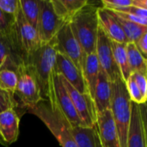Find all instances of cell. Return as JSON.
Listing matches in <instances>:
<instances>
[{"instance_id": "cell-24", "label": "cell", "mask_w": 147, "mask_h": 147, "mask_svg": "<svg viewBox=\"0 0 147 147\" xmlns=\"http://www.w3.org/2000/svg\"><path fill=\"white\" fill-rule=\"evenodd\" d=\"M19 5L27 22L37 30L40 10V0H19Z\"/></svg>"}, {"instance_id": "cell-9", "label": "cell", "mask_w": 147, "mask_h": 147, "mask_svg": "<svg viewBox=\"0 0 147 147\" xmlns=\"http://www.w3.org/2000/svg\"><path fill=\"white\" fill-rule=\"evenodd\" d=\"M14 27L26 65L29 56L41 46V42L37 30L27 22L20 8L14 21Z\"/></svg>"}, {"instance_id": "cell-29", "label": "cell", "mask_w": 147, "mask_h": 147, "mask_svg": "<svg viewBox=\"0 0 147 147\" xmlns=\"http://www.w3.org/2000/svg\"><path fill=\"white\" fill-rule=\"evenodd\" d=\"M19 8V0H0V9L13 18H16Z\"/></svg>"}, {"instance_id": "cell-10", "label": "cell", "mask_w": 147, "mask_h": 147, "mask_svg": "<svg viewBox=\"0 0 147 147\" xmlns=\"http://www.w3.org/2000/svg\"><path fill=\"white\" fill-rule=\"evenodd\" d=\"M95 53L96 55L101 70H102L106 73L111 83L119 78H121L120 70L116 65L113 56L111 40L100 27L98 28L97 32Z\"/></svg>"}, {"instance_id": "cell-19", "label": "cell", "mask_w": 147, "mask_h": 147, "mask_svg": "<svg viewBox=\"0 0 147 147\" xmlns=\"http://www.w3.org/2000/svg\"><path fill=\"white\" fill-rule=\"evenodd\" d=\"M89 2L88 0H51L56 16L65 24L69 23Z\"/></svg>"}, {"instance_id": "cell-12", "label": "cell", "mask_w": 147, "mask_h": 147, "mask_svg": "<svg viewBox=\"0 0 147 147\" xmlns=\"http://www.w3.org/2000/svg\"><path fill=\"white\" fill-rule=\"evenodd\" d=\"M146 104L131 103V118L127 133V147H146Z\"/></svg>"}, {"instance_id": "cell-2", "label": "cell", "mask_w": 147, "mask_h": 147, "mask_svg": "<svg viewBox=\"0 0 147 147\" xmlns=\"http://www.w3.org/2000/svg\"><path fill=\"white\" fill-rule=\"evenodd\" d=\"M89 2L69 22L71 31L86 55L95 53L99 28L97 9Z\"/></svg>"}, {"instance_id": "cell-32", "label": "cell", "mask_w": 147, "mask_h": 147, "mask_svg": "<svg viewBox=\"0 0 147 147\" xmlns=\"http://www.w3.org/2000/svg\"><path fill=\"white\" fill-rule=\"evenodd\" d=\"M15 21V18L5 14L0 9V32L9 28Z\"/></svg>"}, {"instance_id": "cell-7", "label": "cell", "mask_w": 147, "mask_h": 147, "mask_svg": "<svg viewBox=\"0 0 147 147\" xmlns=\"http://www.w3.org/2000/svg\"><path fill=\"white\" fill-rule=\"evenodd\" d=\"M56 51L70 59L82 71H84L86 54L74 36L70 23L64 24L53 39Z\"/></svg>"}, {"instance_id": "cell-11", "label": "cell", "mask_w": 147, "mask_h": 147, "mask_svg": "<svg viewBox=\"0 0 147 147\" xmlns=\"http://www.w3.org/2000/svg\"><path fill=\"white\" fill-rule=\"evenodd\" d=\"M40 10L37 32L41 45L49 43L65 24L56 16L51 0H40Z\"/></svg>"}, {"instance_id": "cell-25", "label": "cell", "mask_w": 147, "mask_h": 147, "mask_svg": "<svg viewBox=\"0 0 147 147\" xmlns=\"http://www.w3.org/2000/svg\"><path fill=\"white\" fill-rule=\"evenodd\" d=\"M116 18L122 28V31L127 38V42L135 43L145 33H147V27L141 26V25H139V24H136V23H134L131 22L125 21L118 16H116Z\"/></svg>"}, {"instance_id": "cell-22", "label": "cell", "mask_w": 147, "mask_h": 147, "mask_svg": "<svg viewBox=\"0 0 147 147\" xmlns=\"http://www.w3.org/2000/svg\"><path fill=\"white\" fill-rule=\"evenodd\" d=\"M126 45L127 43H119L111 40V48L113 52V56L115 64L120 70L121 78L124 82H126L132 74L127 61Z\"/></svg>"}, {"instance_id": "cell-14", "label": "cell", "mask_w": 147, "mask_h": 147, "mask_svg": "<svg viewBox=\"0 0 147 147\" xmlns=\"http://www.w3.org/2000/svg\"><path fill=\"white\" fill-rule=\"evenodd\" d=\"M53 89L56 105L58 109L65 121L70 127H83V124L78 117V115L74 108L72 101L62 84L60 77L55 73L53 74Z\"/></svg>"}, {"instance_id": "cell-30", "label": "cell", "mask_w": 147, "mask_h": 147, "mask_svg": "<svg viewBox=\"0 0 147 147\" xmlns=\"http://www.w3.org/2000/svg\"><path fill=\"white\" fill-rule=\"evenodd\" d=\"M131 77L139 87L142 96L147 99V81L146 75L141 72H133Z\"/></svg>"}, {"instance_id": "cell-8", "label": "cell", "mask_w": 147, "mask_h": 147, "mask_svg": "<svg viewBox=\"0 0 147 147\" xmlns=\"http://www.w3.org/2000/svg\"><path fill=\"white\" fill-rule=\"evenodd\" d=\"M63 85L66 89L78 117L85 127H93L96 125V109L94 100L89 94H80L63 77L59 75Z\"/></svg>"}, {"instance_id": "cell-26", "label": "cell", "mask_w": 147, "mask_h": 147, "mask_svg": "<svg viewBox=\"0 0 147 147\" xmlns=\"http://www.w3.org/2000/svg\"><path fill=\"white\" fill-rule=\"evenodd\" d=\"M18 83V72L11 69L0 70V88L15 96V90Z\"/></svg>"}, {"instance_id": "cell-28", "label": "cell", "mask_w": 147, "mask_h": 147, "mask_svg": "<svg viewBox=\"0 0 147 147\" xmlns=\"http://www.w3.org/2000/svg\"><path fill=\"white\" fill-rule=\"evenodd\" d=\"M17 108L18 103L15 96L0 88V113L9 109H16Z\"/></svg>"}, {"instance_id": "cell-18", "label": "cell", "mask_w": 147, "mask_h": 147, "mask_svg": "<svg viewBox=\"0 0 147 147\" xmlns=\"http://www.w3.org/2000/svg\"><path fill=\"white\" fill-rule=\"evenodd\" d=\"M110 99L111 82L106 73L102 70H100L93 96L96 114L102 113L107 109H110Z\"/></svg>"}, {"instance_id": "cell-20", "label": "cell", "mask_w": 147, "mask_h": 147, "mask_svg": "<svg viewBox=\"0 0 147 147\" xmlns=\"http://www.w3.org/2000/svg\"><path fill=\"white\" fill-rule=\"evenodd\" d=\"M70 133L78 147H102L98 136L96 125L93 127H70Z\"/></svg>"}, {"instance_id": "cell-23", "label": "cell", "mask_w": 147, "mask_h": 147, "mask_svg": "<svg viewBox=\"0 0 147 147\" xmlns=\"http://www.w3.org/2000/svg\"><path fill=\"white\" fill-rule=\"evenodd\" d=\"M127 61L131 72H141L147 75L146 58L137 48L133 42H127L126 45Z\"/></svg>"}, {"instance_id": "cell-13", "label": "cell", "mask_w": 147, "mask_h": 147, "mask_svg": "<svg viewBox=\"0 0 147 147\" xmlns=\"http://www.w3.org/2000/svg\"><path fill=\"white\" fill-rule=\"evenodd\" d=\"M56 74L63 77L80 94H89L83 71L67 57L57 52L54 65Z\"/></svg>"}, {"instance_id": "cell-27", "label": "cell", "mask_w": 147, "mask_h": 147, "mask_svg": "<svg viewBox=\"0 0 147 147\" xmlns=\"http://www.w3.org/2000/svg\"><path fill=\"white\" fill-rule=\"evenodd\" d=\"M125 84H126V88H127L128 96L132 102H134L138 105L146 104L147 99L142 96L139 87L137 86V84H135L134 80L133 79L131 76L125 82Z\"/></svg>"}, {"instance_id": "cell-31", "label": "cell", "mask_w": 147, "mask_h": 147, "mask_svg": "<svg viewBox=\"0 0 147 147\" xmlns=\"http://www.w3.org/2000/svg\"><path fill=\"white\" fill-rule=\"evenodd\" d=\"M112 12L116 16L121 18V19H123L125 21L131 22H134V23H136V24H139V25H141V26L147 27V19L141 18V17L137 16L135 15H133V14H130V13H126V12H117V11H112Z\"/></svg>"}, {"instance_id": "cell-4", "label": "cell", "mask_w": 147, "mask_h": 147, "mask_svg": "<svg viewBox=\"0 0 147 147\" xmlns=\"http://www.w3.org/2000/svg\"><path fill=\"white\" fill-rule=\"evenodd\" d=\"M37 116L49 129L62 147H78L70 133V127L59 113L56 103L49 105L45 101L28 110Z\"/></svg>"}, {"instance_id": "cell-6", "label": "cell", "mask_w": 147, "mask_h": 147, "mask_svg": "<svg viewBox=\"0 0 147 147\" xmlns=\"http://www.w3.org/2000/svg\"><path fill=\"white\" fill-rule=\"evenodd\" d=\"M22 65H25V60L13 22L9 28L0 32V70L11 69L17 71Z\"/></svg>"}, {"instance_id": "cell-21", "label": "cell", "mask_w": 147, "mask_h": 147, "mask_svg": "<svg viewBox=\"0 0 147 147\" xmlns=\"http://www.w3.org/2000/svg\"><path fill=\"white\" fill-rule=\"evenodd\" d=\"M100 65L95 53H90L86 56L84 67V76L85 78V82L87 84V87L89 90V93L93 99L95 88L97 83L98 75L100 72Z\"/></svg>"}, {"instance_id": "cell-17", "label": "cell", "mask_w": 147, "mask_h": 147, "mask_svg": "<svg viewBox=\"0 0 147 147\" xmlns=\"http://www.w3.org/2000/svg\"><path fill=\"white\" fill-rule=\"evenodd\" d=\"M20 116L16 109L0 113V136L8 146L17 140Z\"/></svg>"}, {"instance_id": "cell-35", "label": "cell", "mask_w": 147, "mask_h": 147, "mask_svg": "<svg viewBox=\"0 0 147 147\" xmlns=\"http://www.w3.org/2000/svg\"><path fill=\"white\" fill-rule=\"evenodd\" d=\"M0 145H2L3 146H5V147H8V146L5 144V142L3 141V140L2 139V137L0 136Z\"/></svg>"}, {"instance_id": "cell-1", "label": "cell", "mask_w": 147, "mask_h": 147, "mask_svg": "<svg viewBox=\"0 0 147 147\" xmlns=\"http://www.w3.org/2000/svg\"><path fill=\"white\" fill-rule=\"evenodd\" d=\"M57 51L53 40L41 45L33 53L26 65L32 71L40 88L43 101H47L49 105L56 103L53 89V74Z\"/></svg>"}, {"instance_id": "cell-33", "label": "cell", "mask_w": 147, "mask_h": 147, "mask_svg": "<svg viewBox=\"0 0 147 147\" xmlns=\"http://www.w3.org/2000/svg\"><path fill=\"white\" fill-rule=\"evenodd\" d=\"M134 44L143 56L146 57L147 55V33H145Z\"/></svg>"}, {"instance_id": "cell-3", "label": "cell", "mask_w": 147, "mask_h": 147, "mask_svg": "<svg viewBox=\"0 0 147 147\" xmlns=\"http://www.w3.org/2000/svg\"><path fill=\"white\" fill-rule=\"evenodd\" d=\"M131 103L132 102L122 78L111 83L110 110L116 127L120 147H127L131 118Z\"/></svg>"}, {"instance_id": "cell-16", "label": "cell", "mask_w": 147, "mask_h": 147, "mask_svg": "<svg viewBox=\"0 0 147 147\" xmlns=\"http://www.w3.org/2000/svg\"><path fill=\"white\" fill-rule=\"evenodd\" d=\"M97 17L99 27L104 31L111 40L119 43H127L122 28L112 11L102 7H98Z\"/></svg>"}, {"instance_id": "cell-5", "label": "cell", "mask_w": 147, "mask_h": 147, "mask_svg": "<svg viewBox=\"0 0 147 147\" xmlns=\"http://www.w3.org/2000/svg\"><path fill=\"white\" fill-rule=\"evenodd\" d=\"M18 83L15 90V98L18 107L28 111L37 106L43 99L34 76L28 65H22L18 71Z\"/></svg>"}, {"instance_id": "cell-34", "label": "cell", "mask_w": 147, "mask_h": 147, "mask_svg": "<svg viewBox=\"0 0 147 147\" xmlns=\"http://www.w3.org/2000/svg\"><path fill=\"white\" fill-rule=\"evenodd\" d=\"M134 6L147 9V1L146 0H134Z\"/></svg>"}, {"instance_id": "cell-15", "label": "cell", "mask_w": 147, "mask_h": 147, "mask_svg": "<svg viewBox=\"0 0 147 147\" xmlns=\"http://www.w3.org/2000/svg\"><path fill=\"white\" fill-rule=\"evenodd\" d=\"M96 128L102 147H120L116 127L110 109L96 115Z\"/></svg>"}]
</instances>
